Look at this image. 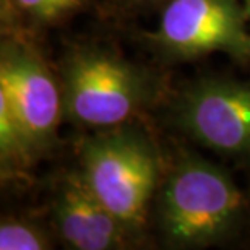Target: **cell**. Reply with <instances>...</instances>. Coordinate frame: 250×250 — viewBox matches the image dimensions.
Wrapping results in <instances>:
<instances>
[{"instance_id":"obj_1","label":"cell","mask_w":250,"mask_h":250,"mask_svg":"<svg viewBox=\"0 0 250 250\" xmlns=\"http://www.w3.org/2000/svg\"><path fill=\"white\" fill-rule=\"evenodd\" d=\"M247 202L231 176L203 158L186 154L158 192V224L177 249L213 246L241 228Z\"/></svg>"},{"instance_id":"obj_2","label":"cell","mask_w":250,"mask_h":250,"mask_svg":"<svg viewBox=\"0 0 250 250\" xmlns=\"http://www.w3.org/2000/svg\"><path fill=\"white\" fill-rule=\"evenodd\" d=\"M63 117L88 128L127 125L156 101L159 80L151 70L101 46L67 52L61 70Z\"/></svg>"},{"instance_id":"obj_3","label":"cell","mask_w":250,"mask_h":250,"mask_svg":"<svg viewBox=\"0 0 250 250\" xmlns=\"http://www.w3.org/2000/svg\"><path fill=\"white\" fill-rule=\"evenodd\" d=\"M127 125L98 130L84 138L80 171L98 198L137 237L146 224L163 163L151 138Z\"/></svg>"},{"instance_id":"obj_4","label":"cell","mask_w":250,"mask_h":250,"mask_svg":"<svg viewBox=\"0 0 250 250\" xmlns=\"http://www.w3.org/2000/svg\"><path fill=\"white\" fill-rule=\"evenodd\" d=\"M0 99L34 159L47 153L63 117L62 86L38 49L20 34L10 33L2 41Z\"/></svg>"},{"instance_id":"obj_5","label":"cell","mask_w":250,"mask_h":250,"mask_svg":"<svg viewBox=\"0 0 250 250\" xmlns=\"http://www.w3.org/2000/svg\"><path fill=\"white\" fill-rule=\"evenodd\" d=\"M249 17L241 0H166L148 42L164 57L190 61L224 52L250 62Z\"/></svg>"},{"instance_id":"obj_6","label":"cell","mask_w":250,"mask_h":250,"mask_svg":"<svg viewBox=\"0 0 250 250\" xmlns=\"http://www.w3.org/2000/svg\"><path fill=\"white\" fill-rule=\"evenodd\" d=\"M171 119L174 127L205 148L250 159V83L200 78L179 93Z\"/></svg>"},{"instance_id":"obj_7","label":"cell","mask_w":250,"mask_h":250,"mask_svg":"<svg viewBox=\"0 0 250 250\" xmlns=\"http://www.w3.org/2000/svg\"><path fill=\"white\" fill-rule=\"evenodd\" d=\"M52 224L75 250H116L133 242L132 232L88 186L80 169L63 174L52 198Z\"/></svg>"},{"instance_id":"obj_8","label":"cell","mask_w":250,"mask_h":250,"mask_svg":"<svg viewBox=\"0 0 250 250\" xmlns=\"http://www.w3.org/2000/svg\"><path fill=\"white\" fill-rule=\"evenodd\" d=\"M89 0H2L3 17L33 24L54 26L86 8Z\"/></svg>"},{"instance_id":"obj_9","label":"cell","mask_w":250,"mask_h":250,"mask_svg":"<svg viewBox=\"0 0 250 250\" xmlns=\"http://www.w3.org/2000/svg\"><path fill=\"white\" fill-rule=\"evenodd\" d=\"M2 250H46L52 249L47 231L38 223L26 219H3L0 224Z\"/></svg>"},{"instance_id":"obj_10","label":"cell","mask_w":250,"mask_h":250,"mask_svg":"<svg viewBox=\"0 0 250 250\" xmlns=\"http://www.w3.org/2000/svg\"><path fill=\"white\" fill-rule=\"evenodd\" d=\"M244 7H246V12H247V17H249V21H250V0H242Z\"/></svg>"},{"instance_id":"obj_11","label":"cell","mask_w":250,"mask_h":250,"mask_svg":"<svg viewBox=\"0 0 250 250\" xmlns=\"http://www.w3.org/2000/svg\"><path fill=\"white\" fill-rule=\"evenodd\" d=\"M132 3H151V2H159V0H128Z\"/></svg>"}]
</instances>
